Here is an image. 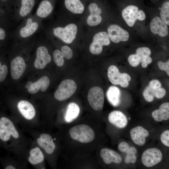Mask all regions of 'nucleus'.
<instances>
[{
    "label": "nucleus",
    "instance_id": "13",
    "mask_svg": "<svg viewBox=\"0 0 169 169\" xmlns=\"http://www.w3.org/2000/svg\"><path fill=\"white\" fill-rule=\"evenodd\" d=\"M77 86L75 82L70 79H66L61 82L53 94V98L58 102L65 100L75 92Z\"/></svg>",
    "mask_w": 169,
    "mask_h": 169
},
{
    "label": "nucleus",
    "instance_id": "5",
    "mask_svg": "<svg viewBox=\"0 0 169 169\" xmlns=\"http://www.w3.org/2000/svg\"><path fill=\"white\" fill-rule=\"evenodd\" d=\"M47 41L41 35H37L23 78L30 74L45 71L52 62V55L50 54Z\"/></svg>",
    "mask_w": 169,
    "mask_h": 169
},
{
    "label": "nucleus",
    "instance_id": "30",
    "mask_svg": "<svg viewBox=\"0 0 169 169\" xmlns=\"http://www.w3.org/2000/svg\"><path fill=\"white\" fill-rule=\"evenodd\" d=\"M13 13V0H0V18L11 17Z\"/></svg>",
    "mask_w": 169,
    "mask_h": 169
},
{
    "label": "nucleus",
    "instance_id": "10",
    "mask_svg": "<svg viewBox=\"0 0 169 169\" xmlns=\"http://www.w3.org/2000/svg\"><path fill=\"white\" fill-rule=\"evenodd\" d=\"M45 158L42 150L33 140L26 152L25 159L27 162L34 169H45Z\"/></svg>",
    "mask_w": 169,
    "mask_h": 169
},
{
    "label": "nucleus",
    "instance_id": "32",
    "mask_svg": "<svg viewBox=\"0 0 169 169\" xmlns=\"http://www.w3.org/2000/svg\"><path fill=\"white\" fill-rule=\"evenodd\" d=\"M53 59L56 66L58 67H62L64 64V57L60 50L55 49L52 52Z\"/></svg>",
    "mask_w": 169,
    "mask_h": 169
},
{
    "label": "nucleus",
    "instance_id": "25",
    "mask_svg": "<svg viewBox=\"0 0 169 169\" xmlns=\"http://www.w3.org/2000/svg\"><path fill=\"white\" fill-rule=\"evenodd\" d=\"M108 120L111 123L119 128H124L128 123L126 116L119 110H114L110 112L108 116Z\"/></svg>",
    "mask_w": 169,
    "mask_h": 169
},
{
    "label": "nucleus",
    "instance_id": "45",
    "mask_svg": "<svg viewBox=\"0 0 169 169\" xmlns=\"http://www.w3.org/2000/svg\"><path fill=\"white\" fill-rule=\"evenodd\" d=\"M149 86L154 90L161 87V84L158 80L154 79L150 82Z\"/></svg>",
    "mask_w": 169,
    "mask_h": 169
},
{
    "label": "nucleus",
    "instance_id": "18",
    "mask_svg": "<svg viewBox=\"0 0 169 169\" xmlns=\"http://www.w3.org/2000/svg\"><path fill=\"white\" fill-rule=\"evenodd\" d=\"M107 32L110 40L115 43L126 41L129 38V33L116 24L110 25L108 28Z\"/></svg>",
    "mask_w": 169,
    "mask_h": 169
},
{
    "label": "nucleus",
    "instance_id": "21",
    "mask_svg": "<svg viewBox=\"0 0 169 169\" xmlns=\"http://www.w3.org/2000/svg\"><path fill=\"white\" fill-rule=\"evenodd\" d=\"M149 135L148 131L143 127L138 126L132 129L130 135L132 141L139 146L144 145L146 142V138Z\"/></svg>",
    "mask_w": 169,
    "mask_h": 169
},
{
    "label": "nucleus",
    "instance_id": "43",
    "mask_svg": "<svg viewBox=\"0 0 169 169\" xmlns=\"http://www.w3.org/2000/svg\"><path fill=\"white\" fill-rule=\"evenodd\" d=\"M154 93L155 96L158 99H161L166 94L165 90L161 87L154 90Z\"/></svg>",
    "mask_w": 169,
    "mask_h": 169
},
{
    "label": "nucleus",
    "instance_id": "39",
    "mask_svg": "<svg viewBox=\"0 0 169 169\" xmlns=\"http://www.w3.org/2000/svg\"><path fill=\"white\" fill-rule=\"evenodd\" d=\"M131 80L130 76L126 73H121V76L119 85L122 87L126 88L129 84V81Z\"/></svg>",
    "mask_w": 169,
    "mask_h": 169
},
{
    "label": "nucleus",
    "instance_id": "40",
    "mask_svg": "<svg viewBox=\"0 0 169 169\" xmlns=\"http://www.w3.org/2000/svg\"><path fill=\"white\" fill-rule=\"evenodd\" d=\"M150 49L147 47H142L137 48L136 50V54L141 57L144 56H150L151 54Z\"/></svg>",
    "mask_w": 169,
    "mask_h": 169
},
{
    "label": "nucleus",
    "instance_id": "47",
    "mask_svg": "<svg viewBox=\"0 0 169 169\" xmlns=\"http://www.w3.org/2000/svg\"><path fill=\"white\" fill-rule=\"evenodd\" d=\"M146 18V14L145 12L142 10H139L138 12L137 19L143 21Z\"/></svg>",
    "mask_w": 169,
    "mask_h": 169
},
{
    "label": "nucleus",
    "instance_id": "42",
    "mask_svg": "<svg viewBox=\"0 0 169 169\" xmlns=\"http://www.w3.org/2000/svg\"><path fill=\"white\" fill-rule=\"evenodd\" d=\"M159 68L161 70L165 71L167 75H169V60L166 62H163L159 61L158 63Z\"/></svg>",
    "mask_w": 169,
    "mask_h": 169
},
{
    "label": "nucleus",
    "instance_id": "35",
    "mask_svg": "<svg viewBox=\"0 0 169 169\" xmlns=\"http://www.w3.org/2000/svg\"><path fill=\"white\" fill-rule=\"evenodd\" d=\"M102 20L100 14L96 13H90L88 16L86 22L88 25L93 26L100 24Z\"/></svg>",
    "mask_w": 169,
    "mask_h": 169
},
{
    "label": "nucleus",
    "instance_id": "29",
    "mask_svg": "<svg viewBox=\"0 0 169 169\" xmlns=\"http://www.w3.org/2000/svg\"><path fill=\"white\" fill-rule=\"evenodd\" d=\"M79 112L78 105L74 102L70 103L68 105L64 114V120L68 123L71 122L77 118Z\"/></svg>",
    "mask_w": 169,
    "mask_h": 169
},
{
    "label": "nucleus",
    "instance_id": "12",
    "mask_svg": "<svg viewBox=\"0 0 169 169\" xmlns=\"http://www.w3.org/2000/svg\"><path fill=\"white\" fill-rule=\"evenodd\" d=\"M15 26L12 17L0 18V49L11 43Z\"/></svg>",
    "mask_w": 169,
    "mask_h": 169
},
{
    "label": "nucleus",
    "instance_id": "16",
    "mask_svg": "<svg viewBox=\"0 0 169 169\" xmlns=\"http://www.w3.org/2000/svg\"><path fill=\"white\" fill-rule=\"evenodd\" d=\"M88 101L90 106L95 110H99L102 109L104 101L103 89L98 86H94L89 90L88 95Z\"/></svg>",
    "mask_w": 169,
    "mask_h": 169
},
{
    "label": "nucleus",
    "instance_id": "44",
    "mask_svg": "<svg viewBox=\"0 0 169 169\" xmlns=\"http://www.w3.org/2000/svg\"><path fill=\"white\" fill-rule=\"evenodd\" d=\"M141 58V65L142 67L143 68L147 67L148 65L151 64L152 62V59L149 56H144Z\"/></svg>",
    "mask_w": 169,
    "mask_h": 169
},
{
    "label": "nucleus",
    "instance_id": "14",
    "mask_svg": "<svg viewBox=\"0 0 169 169\" xmlns=\"http://www.w3.org/2000/svg\"><path fill=\"white\" fill-rule=\"evenodd\" d=\"M7 46L0 49V94L1 95L7 91V86L9 76V68L6 50Z\"/></svg>",
    "mask_w": 169,
    "mask_h": 169
},
{
    "label": "nucleus",
    "instance_id": "2",
    "mask_svg": "<svg viewBox=\"0 0 169 169\" xmlns=\"http://www.w3.org/2000/svg\"><path fill=\"white\" fill-rule=\"evenodd\" d=\"M1 102L21 127H42L39 108L36 100L12 92L1 95Z\"/></svg>",
    "mask_w": 169,
    "mask_h": 169
},
{
    "label": "nucleus",
    "instance_id": "7",
    "mask_svg": "<svg viewBox=\"0 0 169 169\" xmlns=\"http://www.w3.org/2000/svg\"><path fill=\"white\" fill-rule=\"evenodd\" d=\"M42 20L34 14H30L14 28L11 42L22 41L39 33L44 28Z\"/></svg>",
    "mask_w": 169,
    "mask_h": 169
},
{
    "label": "nucleus",
    "instance_id": "6",
    "mask_svg": "<svg viewBox=\"0 0 169 169\" xmlns=\"http://www.w3.org/2000/svg\"><path fill=\"white\" fill-rule=\"evenodd\" d=\"M21 129L23 132L27 133L31 136L32 139L42 150L45 158L49 163L51 165L54 164L57 149L55 138L42 128L23 127Z\"/></svg>",
    "mask_w": 169,
    "mask_h": 169
},
{
    "label": "nucleus",
    "instance_id": "36",
    "mask_svg": "<svg viewBox=\"0 0 169 169\" xmlns=\"http://www.w3.org/2000/svg\"><path fill=\"white\" fill-rule=\"evenodd\" d=\"M143 96L145 100L147 102L152 101L155 97L154 90L149 86L147 87L143 92Z\"/></svg>",
    "mask_w": 169,
    "mask_h": 169
},
{
    "label": "nucleus",
    "instance_id": "17",
    "mask_svg": "<svg viewBox=\"0 0 169 169\" xmlns=\"http://www.w3.org/2000/svg\"><path fill=\"white\" fill-rule=\"evenodd\" d=\"M162 158V154L161 151L156 148L148 149L142 153L141 162L147 167H151L159 163Z\"/></svg>",
    "mask_w": 169,
    "mask_h": 169
},
{
    "label": "nucleus",
    "instance_id": "20",
    "mask_svg": "<svg viewBox=\"0 0 169 169\" xmlns=\"http://www.w3.org/2000/svg\"><path fill=\"white\" fill-rule=\"evenodd\" d=\"M54 1V0H41L34 14L42 20L46 18L53 11Z\"/></svg>",
    "mask_w": 169,
    "mask_h": 169
},
{
    "label": "nucleus",
    "instance_id": "33",
    "mask_svg": "<svg viewBox=\"0 0 169 169\" xmlns=\"http://www.w3.org/2000/svg\"><path fill=\"white\" fill-rule=\"evenodd\" d=\"M161 19L167 25H169V2L166 1L163 3L161 12Z\"/></svg>",
    "mask_w": 169,
    "mask_h": 169
},
{
    "label": "nucleus",
    "instance_id": "26",
    "mask_svg": "<svg viewBox=\"0 0 169 169\" xmlns=\"http://www.w3.org/2000/svg\"><path fill=\"white\" fill-rule=\"evenodd\" d=\"M64 4L68 10L74 14H81L85 8L82 0H64Z\"/></svg>",
    "mask_w": 169,
    "mask_h": 169
},
{
    "label": "nucleus",
    "instance_id": "24",
    "mask_svg": "<svg viewBox=\"0 0 169 169\" xmlns=\"http://www.w3.org/2000/svg\"><path fill=\"white\" fill-rule=\"evenodd\" d=\"M100 155L104 162L109 164L113 162L116 164L121 163L122 159L120 155L115 151L107 148L101 150Z\"/></svg>",
    "mask_w": 169,
    "mask_h": 169
},
{
    "label": "nucleus",
    "instance_id": "27",
    "mask_svg": "<svg viewBox=\"0 0 169 169\" xmlns=\"http://www.w3.org/2000/svg\"><path fill=\"white\" fill-rule=\"evenodd\" d=\"M152 116L154 120L160 122L163 120H166L169 119V103L165 102L162 104L159 109L153 111Z\"/></svg>",
    "mask_w": 169,
    "mask_h": 169
},
{
    "label": "nucleus",
    "instance_id": "4",
    "mask_svg": "<svg viewBox=\"0 0 169 169\" xmlns=\"http://www.w3.org/2000/svg\"><path fill=\"white\" fill-rule=\"evenodd\" d=\"M45 71L25 76L11 92L36 101L45 96L51 84V79Z\"/></svg>",
    "mask_w": 169,
    "mask_h": 169
},
{
    "label": "nucleus",
    "instance_id": "37",
    "mask_svg": "<svg viewBox=\"0 0 169 169\" xmlns=\"http://www.w3.org/2000/svg\"><path fill=\"white\" fill-rule=\"evenodd\" d=\"M141 57L136 54L130 55L128 58L130 65L133 67L138 66L141 62Z\"/></svg>",
    "mask_w": 169,
    "mask_h": 169
},
{
    "label": "nucleus",
    "instance_id": "3",
    "mask_svg": "<svg viewBox=\"0 0 169 169\" xmlns=\"http://www.w3.org/2000/svg\"><path fill=\"white\" fill-rule=\"evenodd\" d=\"M37 34L25 40L11 42L6 47L9 73L7 92H11L24 77Z\"/></svg>",
    "mask_w": 169,
    "mask_h": 169
},
{
    "label": "nucleus",
    "instance_id": "31",
    "mask_svg": "<svg viewBox=\"0 0 169 169\" xmlns=\"http://www.w3.org/2000/svg\"><path fill=\"white\" fill-rule=\"evenodd\" d=\"M107 75L110 81L113 84L119 85L121 73L118 68L114 65L110 66L108 69Z\"/></svg>",
    "mask_w": 169,
    "mask_h": 169
},
{
    "label": "nucleus",
    "instance_id": "8",
    "mask_svg": "<svg viewBox=\"0 0 169 169\" xmlns=\"http://www.w3.org/2000/svg\"><path fill=\"white\" fill-rule=\"evenodd\" d=\"M38 0H13L12 19L15 26L32 13Z\"/></svg>",
    "mask_w": 169,
    "mask_h": 169
},
{
    "label": "nucleus",
    "instance_id": "9",
    "mask_svg": "<svg viewBox=\"0 0 169 169\" xmlns=\"http://www.w3.org/2000/svg\"><path fill=\"white\" fill-rule=\"evenodd\" d=\"M77 25L70 23L64 27L54 26L51 28L50 31H44L46 34L50 33L51 35L68 44L71 43L75 39L77 32Z\"/></svg>",
    "mask_w": 169,
    "mask_h": 169
},
{
    "label": "nucleus",
    "instance_id": "48",
    "mask_svg": "<svg viewBox=\"0 0 169 169\" xmlns=\"http://www.w3.org/2000/svg\"><path fill=\"white\" fill-rule=\"evenodd\" d=\"M1 103V100H0V103Z\"/></svg>",
    "mask_w": 169,
    "mask_h": 169
},
{
    "label": "nucleus",
    "instance_id": "41",
    "mask_svg": "<svg viewBox=\"0 0 169 169\" xmlns=\"http://www.w3.org/2000/svg\"><path fill=\"white\" fill-rule=\"evenodd\" d=\"M160 139L162 143L165 146H169V131H164L161 134Z\"/></svg>",
    "mask_w": 169,
    "mask_h": 169
},
{
    "label": "nucleus",
    "instance_id": "34",
    "mask_svg": "<svg viewBox=\"0 0 169 169\" xmlns=\"http://www.w3.org/2000/svg\"><path fill=\"white\" fill-rule=\"evenodd\" d=\"M137 153L136 149L134 147H130L127 151L126 156L125 157V161L126 164H129L130 162L135 163L137 160L136 154Z\"/></svg>",
    "mask_w": 169,
    "mask_h": 169
},
{
    "label": "nucleus",
    "instance_id": "46",
    "mask_svg": "<svg viewBox=\"0 0 169 169\" xmlns=\"http://www.w3.org/2000/svg\"><path fill=\"white\" fill-rule=\"evenodd\" d=\"M130 148L129 145L126 142H122L118 146L119 150L122 152L126 153Z\"/></svg>",
    "mask_w": 169,
    "mask_h": 169
},
{
    "label": "nucleus",
    "instance_id": "38",
    "mask_svg": "<svg viewBox=\"0 0 169 169\" xmlns=\"http://www.w3.org/2000/svg\"><path fill=\"white\" fill-rule=\"evenodd\" d=\"M64 58L66 59H70L73 57V52L69 46L66 45L62 46L60 50Z\"/></svg>",
    "mask_w": 169,
    "mask_h": 169
},
{
    "label": "nucleus",
    "instance_id": "23",
    "mask_svg": "<svg viewBox=\"0 0 169 169\" xmlns=\"http://www.w3.org/2000/svg\"><path fill=\"white\" fill-rule=\"evenodd\" d=\"M138 8L135 5L127 6L122 10V17L127 25L132 27L135 24L137 19Z\"/></svg>",
    "mask_w": 169,
    "mask_h": 169
},
{
    "label": "nucleus",
    "instance_id": "19",
    "mask_svg": "<svg viewBox=\"0 0 169 169\" xmlns=\"http://www.w3.org/2000/svg\"><path fill=\"white\" fill-rule=\"evenodd\" d=\"M0 163L5 169H26L28 163L23 161L14 156L9 154L0 157Z\"/></svg>",
    "mask_w": 169,
    "mask_h": 169
},
{
    "label": "nucleus",
    "instance_id": "1",
    "mask_svg": "<svg viewBox=\"0 0 169 169\" xmlns=\"http://www.w3.org/2000/svg\"><path fill=\"white\" fill-rule=\"evenodd\" d=\"M6 109L1 103L0 147L27 162L25 159L26 152L33 139L24 134L18 122L10 114L7 113Z\"/></svg>",
    "mask_w": 169,
    "mask_h": 169
},
{
    "label": "nucleus",
    "instance_id": "22",
    "mask_svg": "<svg viewBox=\"0 0 169 169\" xmlns=\"http://www.w3.org/2000/svg\"><path fill=\"white\" fill-rule=\"evenodd\" d=\"M150 28L152 33L161 37H165L168 34L167 25L159 17H156L151 20Z\"/></svg>",
    "mask_w": 169,
    "mask_h": 169
},
{
    "label": "nucleus",
    "instance_id": "11",
    "mask_svg": "<svg viewBox=\"0 0 169 169\" xmlns=\"http://www.w3.org/2000/svg\"><path fill=\"white\" fill-rule=\"evenodd\" d=\"M69 133L73 139L84 143L91 142L95 137L93 130L86 124L79 125L72 127L69 129Z\"/></svg>",
    "mask_w": 169,
    "mask_h": 169
},
{
    "label": "nucleus",
    "instance_id": "15",
    "mask_svg": "<svg viewBox=\"0 0 169 169\" xmlns=\"http://www.w3.org/2000/svg\"><path fill=\"white\" fill-rule=\"evenodd\" d=\"M110 43V40L107 32L101 31L94 35L89 49L91 53L94 55L100 54L103 50V46L109 45Z\"/></svg>",
    "mask_w": 169,
    "mask_h": 169
},
{
    "label": "nucleus",
    "instance_id": "28",
    "mask_svg": "<svg viewBox=\"0 0 169 169\" xmlns=\"http://www.w3.org/2000/svg\"><path fill=\"white\" fill-rule=\"evenodd\" d=\"M107 98L113 106H118L120 103V92L117 87L112 86L108 89L106 93Z\"/></svg>",
    "mask_w": 169,
    "mask_h": 169
}]
</instances>
